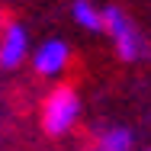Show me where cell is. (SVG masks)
Returning a JSON list of instances; mask_svg holds the SVG:
<instances>
[{"label":"cell","mask_w":151,"mask_h":151,"mask_svg":"<svg viewBox=\"0 0 151 151\" xmlns=\"http://www.w3.org/2000/svg\"><path fill=\"white\" fill-rule=\"evenodd\" d=\"M68 61H71V48H68V42H61V39H48V42H42V45L35 48V55H32V68H35L42 77H55V74H61V71L68 68Z\"/></svg>","instance_id":"cell-3"},{"label":"cell","mask_w":151,"mask_h":151,"mask_svg":"<svg viewBox=\"0 0 151 151\" xmlns=\"http://www.w3.org/2000/svg\"><path fill=\"white\" fill-rule=\"evenodd\" d=\"M71 13L87 32H103V10H96L90 0H74Z\"/></svg>","instance_id":"cell-6"},{"label":"cell","mask_w":151,"mask_h":151,"mask_svg":"<svg viewBox=\"0 0 151 151\" xmlns=\"http://www.w3.org/2000/svg\"><path fill=\"white\" fill-rule=\"evenodd\" d=\"M29 55V32L19 23H10L0 35V64L3 68H19Z\"/></svg>","instance_id":"cell-4"},{"label":"cell","mask_w":151,"mask_h":151,"mask_svg":"<svg viewBox=\"0 0 151 151\" xmlns=\"http://www.w3.org/2000/svg\"><path fill=\"white\" fill-rule=\"evenodd\" d=\"M81 119V96L74 87H55L45 96L42 106V125L48 135H64L74 129V122Z\"/></svg>","instance_id":"cell-1"},{"label":"cell","mask_w":151,"mask_h":151,"mask_svg":"<svg viewBox=\"0 0 151 151\" xmlns=\"http://www.w3.org/2000/svg\"><path fill=\"white\" fill-rule=\"evenodd\" d=\"M90 151H100V148H90Z\"/></svg>","instance_id":"cell-7"},{"label":"cell","mask_w":151,"mask_h":151,"mask_svg":"<svg viewBox=\"0 0 151 151\" xmlns=\"http://www.w3.org/2000/svg\"><path fill=\"white\" fill-rule=\"evenodd\" d=\"M135 145V135H132V129H125V125H109V129H103L100 132V151H132Z\"/></svg>","instance_id":"cell-5"},{"label":"cell","mask_w":151,"mask_h":151,"mask_svg":"<svg viewBox=\"0 0 151 151\" xmlns=\"http://www.w3.org/2000/svg\"><path fill=\"white\" fill-rule=\"evenodd\" d=\"M103 29L109 32V39H113V45H116V52H119L122 61H138V58L148 55L138 26L122 13L119 6H106L103 10Z\"/></svg>","instance_id":"cell-2"}]
</instances>
